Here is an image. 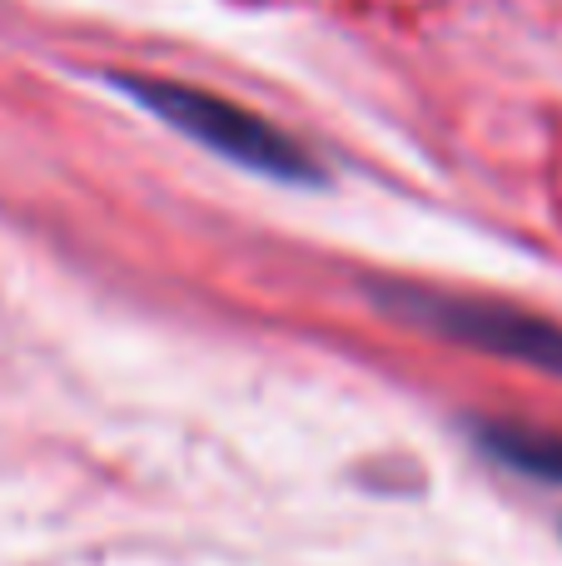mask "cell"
I'll list each match as a JSON object with an SVG mask.
<instances>
[{"label":"cell","instance_id":"6da1fadb","mask_svg":"<svg viewBox=\"0 0 562 566\" xmlns=\"http://www.w3.org/2000/svg\"><path fill=\"white\" fill-rule=\"evenodd\" d=\"M115 85L135 95L155 119H165L169 129H179L195 145L215 149L229 165H244L264 179H284V185H314L319 179L314 155L294 135H284L279 125L259 119L254 109L235 105V99L179 85L165 75H115Z\"/></svg>","mask_w":562,"mask_h":566},{"label":"cell","instance_id":"7a4b0ae2","mask_svg":"<svg viewBox=\"0 0 562 566\" xmlns=\"http://www.w3.org/2000/svg\"><path fill=\"white\" fill-rule=\"evenodd\" d=\"M388 308L434 328L438 338L468 343L478 353L513 358V363H528V368L562 378V323L543 318L533 308L473 298V293H434V289H388Z\"/></svg>","mask_w":562,"mask_h":566},{"label":"cell","instance_id":"3957f363","mask_svg":"<svg viewBox=\"0 0 562 566\" xmlns=\"http://www.w3.org/2000/svg\"><path fill=\"white\" fill-rule=\"evenodd\" d=\"M478 438L508 468L528 472V478H543V482H562V432L523 428V422H483Z\"/></svg>","mask_w":562,"mask_h":566}]
</instances>
